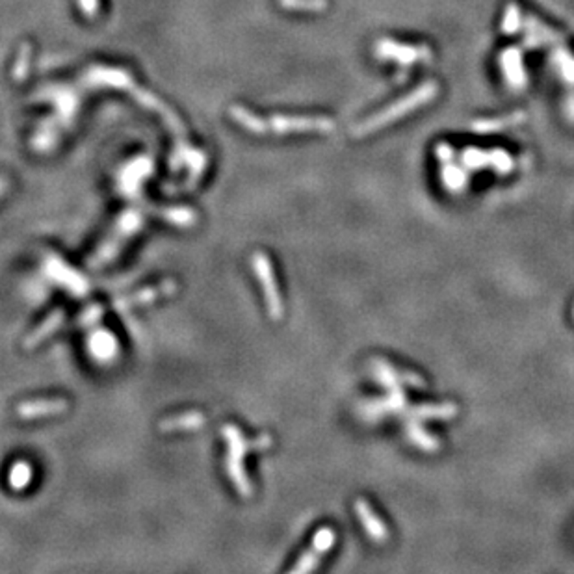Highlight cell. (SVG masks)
Listing matches in <instances>:
<instances>
[{"instance_id": "obj_3", "label": "cell", "mask_w": 574, "mask_h": 574, "mask_svg": "<svg viewBox=\"0 0 574 574\" xmlns=\"http://www.w3.org/2000/svg\"><path fill=\"white\" fill-rule=\"evenodd\" d=\"M437 92H439L437 84L426 82L424 86H420L416 92H413L411 95H407L406 99H401L400 102L392 104L389 110H385V112H381V114H377V116L370 117V119H367L364 123H361L357 129H353V136H367V134H370V132H376L377 129H381L383 125H389V123H392V121L400 119L401 116H406V112L415 110V108L422 107V104H426L428 101H431V99L437 95Z\"/></svg>"}, {"instance_id": "obj_24", "label": "cell", "mask_w": 574, "mask_h": 574, "mask_svg": "<svg viewBox=\"0 0 574 574\" xmlns=\"http://www.w3.org/2000/svg\"><path fill=\"white\" fill-rule=\"evenodd\" d=\"M519 19H521V11L516 6H509L506 11V19H504L502 30L507 32V34H513L516 28H519Z\"/></svg>"}, {"instance_id": "obj_14", "label": "cell", "mask_w": 574, "mask_h": 574, "mask_svg": "<svg viewBox=\"0 0 574 574\" xmlns=\"http://www.w3.org/2000/svg\"><path fill=\"white\" fill-rule=\"evenodd\" d=\"M406 404H407L406 394L401 392V389H392L391 394L386 396L385 400L370 401V404L364 406V409H367L368 416L376 418V416H379V415H386V413L401 411L404 407H406Z\"/></svg>"}, {"instance_id": "obj_29", "label": "cell", "mask_w": 574, "mask_h": 574, "mask_svg": "<svg viewBox=\"0 0 574 574\" xmlns=\"http://www.w3.org/2000/svg\"><path fill=\"white\" fill-rule=\"evenodd\" d=\"M573 318H574V309H573Z\"/></svg>"}, {"instance_id": "obj_1", "label": "cell", "mask_w": 574, "mask_h": 574, "mask_svg": "<svg viewBox=\"0 0 574 574\" xmlns=\"http://www.w3.org/2000/svg\"><path fill=\"white\" fill-rule=\"evenodd\" d=\"M222 435L227 443V455H225V470L231 478L232 485L242 498L253 497V483L244 467V459L249 452H264L271 448L274 439L268 433H261L255 439H247L237 424H225Z\"/></svg>"}, {"instance_id": "obj_11", "label": "cell", "mask_w": 574, "mask_h": 574, "mask_svg": "<svg viewBox=\"0 0 574 574\" xmlns=\"http://www.w3.org/2000/svg\"><path fill=\"white\" fill-rule=\"evenodd\" d=\"M207 416L201 411H188L183 415H173L160 420L158 430L162 433H177V431H197L205 428Z\"/></svg>"}, {"instance_id": "obj_6", "label": "cell", "mask_w": 574, "mask_h": 574, "mask_svg": "<svg viewBox=\"0 0 574 574\" xmlns=\"http://www.w3.org/2000/svg\"><path fill=\"white\" fill-rule=\"evenodd\" d=\"M335 539H337V536H335L333 528L329 526L320 528V530L316 531V536H314L310 548L305 552V554L299 558L298 563L290 569V574L313 573V570L320 565V561H322V556L327 554V552L333 548Z\"/></svg>"}, {"instance_id": "obj_2", "label": "cell", "mask_w": 574, "mask_h": 574, "mask_svg": "<svg viewBox=\"0 0 574 574\" xmlns=\"http://www.w3.org/2000/svg\"><path fill=\"white\" fill-rule=\"evenodd\" d=\"M232 119L238 121L242 126H246L247 131L255 132V134H264L268 131L281 132H331L335 129L333 121L325 119V117H271L270 123H264L256 116L249 112L242 110V108H231Z\"/></svg>"}, {"instance_id": "obj_12", "label": "cell", "mask_w": 574, "mask_h": 574, "mask_svg": "<svg viewBox=\"0 0 574 574\" xmlns=\"http://www.w3.org/2000/svg\"><path fill=\"white\" fill-rule=\"evenodd\" d=\"M63 322H65V310L63 309H58L48 314L47 318L39 323L32 333H28V337L24 338L23 342L24 350H34V347H38L39 344L43 342V340H47L50 335L56 333V331L63 325Z\"/></svg>"}, {"instance_id": "obj_19", "label": "cell", "mask_w": 574, "mask_h": 574, "mask_svg": "<svg viewBox=\"0 0 574 574\" xmlns=\"http://www.w3.org/2000/svg\"><path fill=\"white\" fill-rule=\"evenodd\" d=\"M160 216L171 225L183 229H190L197 223V214L190 208H164V210H160Z\"/></svg>"}, {"instance_id": "obj_23", "label": "cell", "mask_w": 574, "mask_h": 574, "mask_svg": "<svg viewBox=\"0 0 574 574\" xmlns=\"http://www.w3.org/2000/svg\"><path fill=\"white\" fill-rule=\"evenodd\" d=\"M492 160H491V166L494 169H497L498 173L500 175H506L509 173L513 169V166H515V162H513V158L509 155H507L506 151H492Z\"/></svg>"}, {"instance_id": "obj_17", "label": "cell", "mask_w": 574, "mask_h": 574, "mask_svg": "<svg viewBox=\"0 0 574 574\" xmlns=\"http://www.w3.org/2000/svg\"><path fill=\"white\" fill-rule=\"evenodd\" d=\"M372 372H374L376 381L379 383V385L386 386V389H391V391L392 389H400V383H404L401 381V370L398 372L394 367H391V364L385 361L374 362Z\"/></svg>"}, {"instance_id": "obj_21", "label": "cell", "mask_w": 574, "mask_h": 574, "mask_svg": "<svg viewBox=\"0 0 574 574\" xmlns=\"http://www.w3.org/2000/svg\"><path fill=\"white\" fill-rule=\"evenodd\" d=\"M443 180L444 184L448 186L450 192H461V190L467 186V175H465L459 168H454V166L444 168Z\"/></svg>"}, {"instance_id": "obj_9", "label": "cell", "mask_w": 574, "mask_h": 574, "mask_svg": "<svg viewBox=\"0 0 574 574\" xmlns=\"http://www.w3.org/2000/svg\"><path fill=\"white\" fill-rule=\"evenodd\" d=\"M377 54L381 58L396 60L398 63L409 65L415 62H428L431 60V50L428 47H409V45H398L394 41H379L376 47Z\"/></svg>"}, {"instance_id": "obj_15", "label": "cell", "mask_w": 574, "mask_h": 574, "mask_svg": "<svg viewBox=\"0 0 574 574\" xmlns=\"http://www.w3.org/2000/svg\"><path fill=\"white\" fill-rule=\"evenodd\" d=\"M502 65L506 78L509 80L513 87H522L524 86V71L521 65V53H516L515 48L507 50L502 56Z\"/></svg>"}, {"instance_id": "obj_13", "label": "cell", "mask_w": 574, "mask_h": 574, "mask_svg": "<svg viewBox=\"0 0 574 574\" xmlns=\"http://www.w3.org/2000/svg\"><path fill=\"white\" fill-rule=\"evenodd\" d=\"M409 418L416 420H448L457 415V406L455 404H424V406L411 407L409 411H404Z\"/></svg>"}, {"instance_id": "obj_5", "label": "cell", "mask_w": 574, "mask_h": 574, "mask_svg": "<svg viewBox=\"0 0 574 574\" xmlns=\"http://www.w3.org/2000/svg\"><path fill=\"white\" fill-rule=\"evenodd\" d=\"M138 227H140V217L136 216V214H126V216H123V220H121L119 225H117V232H114V234L102 244L101 249L90 259V266H92V268H101V266L108 264V262L121 251V247L125 246V242L134 234Z\"/></svg>"}, {"instance_id": "obj_22", "label": "cell", "mask_w": 574, "mask_h": 574, "mask_svg": "<svg viewBox=\"0 0 574 574\" xmlns=\"http://www.w3.org/2000/svg\"><path fill=\"white\" fill-rule=\"evenodd\" d=\"M491 153H483L478 149H467L463 153V164L470 169H482L485 166H491Z\"/></svg>"}, {"instance_id": "obj_28", "label": "cell", "mask_w": 574, "mask_h": 574, "mask_svg": "<svg viewBox=\"0 0 574 574\" xmlns=\"http://www.w3.org/2000/svg\"><path fill=\"white\" fill-rule=\"evenodd\" d=\"M8 186H10V180L0 175V195H4L6 190H8Z\"/></svg>"}, {"instance_id": "obj_16", "label": "cell", "mask_w": 574, "mask_h": 574, "mask_svg": "<svg viewBox=\"0 0 574 574\" xmlns=\"http://www.w3.org/2000/svg\"><path fill=\"white\" fill-rule=\"evenodd\" d=\"M32 476H34V468L28 461H17V463L11 465L10 474H8V483L13 491H24L28 487L30 482H32Z\"/></svg>"}, {"instance_id": "obj_7", "label": "cell", "mask_w": 574, "mask_h": 574, "mask_svg": "<svg viewBox=\"0 0 574 574\" xmlns=\"http://www.w3.org/2000/svg\"><path fill=\"white\" fill-rule=\"evenodd\" d=\"M179 292V283H175L171 279H166L158 285L153 286H145V288H140L134 294L126 296V298H121L116 303L117 309H134V307H145V305L156 303L160 299L169 298V296H175Z\"/></svg>"}, {"instance_id": "obj_26", "label": "cell", "mask_w": 574, "mask_h": 574, "mask_svg": "<svg viewBox=\"0 0 574 574\" xmlns=\"http://www.w3.org/2000/svg\"><path fill=\"white\" fill-rule=\"evenodd\" d=\"M558 60H560V67L563 69V75L569 80H574V60L573 58H567L565 54L558 53Z\"/></svg>"}, {"instance_id": "obj_8", "label": "cell", "mask_w": 574, "mask_h": 574, "mask_svg": "<svg viewBox=\"0 0 574 574\" xmlns=\"http://www.w3.org/2000/svg\"><path fill=\"white\" fill-rule=\"evenodd\" d=\"M69 409V400L65 398H45V400H26L17 404L15 413L21 420H39L48 416L63 415Z\"/></svg>"}, {"instance_id": "obj_18", "label": "cell", "mask_w": 574, "mask_h": 574, "mask_svg": "<svg viewBox=\"0 0 574 574\" xmlns=\"http://www.w3.org/2000/svg\"><path fill=\"white\" fill-rule=\"evenodd\" d=\"M407 437H409L411 443L415 444V446H418L420 450H426V452H435V450H439V440H437V437L428 433L416 420L407 426Z\"/></svg>"}, {"instance_id": "obj_20", "label": "cell", "mask_w": 574, "mask_h": 574, "mask_svg": "<svg viewBox=\"0 0 574 574\" xmlns=\"http://www.w3.org/2000/svg\"><path fill=\"white\" fill-rule=\"evenodd\" d=\"M524 119V114L522 112H515L509 117H502V119H491V121H480L476 123V131L480 132H492V131H500L504 126L515 125L519 121Z\"/></svg>"}, {"instance_id": "obj_10", "label": "cell", "mask_w": 574, "mask_h": 574, "mask_svg": "<svg viewBox=\"0 0 574 574\" xmlns=\"http://www.w3.org/2000/svg\"><path fill=\"white\" fill-rule=\"evenodd\" d=\"M355 511H357L359 521H361L362 528L367 531V536L370 537L372 541H376V543H385V541L389 539V528H386L385 522L377 516V513L372 509V506L364 500V498H357V500H355Z\"/></svg>"}, {"instance_id": "obj_4", "label": "cell", "mask_w": 574, "mask_h": 574, "mask_svg": "<svg viewBox=\"0 0 574 574\" xmlns=\"http://www.w3.org/2000/svg\"><path fill=\"white\" fill-rule=\"evenodd\" d=\"M251 266L256 279L261 283L266 309H268L270 318L274 322H281L283 316H285V301H283V296H281L279 285H277L276 279V271H274L270 256L262 251H255L251 256Z\"/></svg>"}, {"instance_id": "obj_27", "label": "cell", "mask_w": 574, "mask_h": 574, "mask_svg": "<svg viewBox=\"0 0 574 574\" xmlns=\"http://www.w3.org/2000/svg\"><path fill=\"white\" fill-rule=\"evenodd\" d=\"M437 156H439V160H443V162H450V160L454 158V149L450 147V145L446 144H440L439 147H437Z\"/></svg>"}, {"instance_id": "obj_25", "label": "cell", "mask_w": 574, "mask_h": 574, "mask_svg": "<svg viewBox=\"0 0 574 574\" xmlns=\"http://www.w3.org/2000/svg\"><path fill=\"white\" fill-rule=\"evenodd\" d=\"M101 314H102L101 307H99V305H93V307H90L87 310H84V314L80 316V320H78V322H80V325H82V327H86V325H92V323H95L97 320L101 318Z\"/></svg>"}]
</instances>
